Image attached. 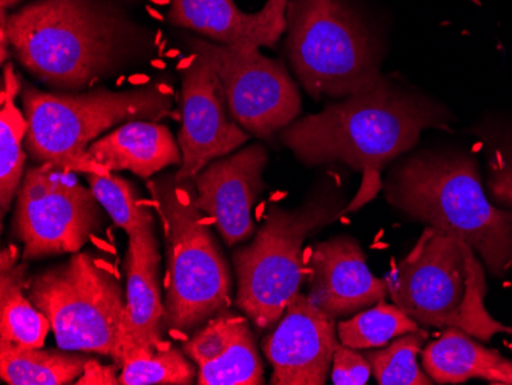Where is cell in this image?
I'll return each mask as SVG.
<instances>
[{"instance_id": "1", "label": "cell", "mask_w": 512, "mask_h": 385, "mask_svg": "<svg viewBox=\"0 0 512 385\" xmlns=\"http://www.w3.org/2000/svg\"><path fill=\"white\" fill-rule=\"evenodd\" d=\"M23 70L57 93H82L148 59L158 34L120 0H31L0 13Z\"/></svg>"}, {"instance_id": "2", "label": "cell", "mask_w": 512, "mask_h": 385, "mask_svg": "<svg viewBox=\"0 0 512 385\" xmlns=\"http://www.w3.org/2000/svg\"><path fill=\"white\" fill-rule=\"evenodd\" d=\"M447 106L382 76L362 93L296 119L278 137L302 165L341 163L361 172V189L345 211L361 209L382 186L381 172L416 148L428 129H450Z\"/></svg>"}, {"instance_id": "3", "label": "cell", "mask_w": 512, "mask_h": 385, "mask_svg": "<svg viewBox=\"0 0 512 385\" xmlns=\"http://www.w3.org/2000/svg\"><path fill=\"white\" fill-rule=\"evenodd\" d=\"M388 203L473 247L491 274L512 267V211L491 203L479 163L463 149H422L398 160L384 183Z\"/></svg>"}, {"instance_id": "4", "label": "cell", "mask_w": 512, "mask_h": 385, "mask_svg": "<svg viewBox=\"0 0 512 385\" xmlns=\"http://www.w3.org/2000/svg\"><path fill=\"white\" fill-rule=\"evenodd\" d=\"M286 53L312 99H344L381 79L384 36L364 0H289Z\"/></svg>"}, {"instance_id": "5", "label": "cell", "mask_w": 512, "mask_h": 385, "mask_svg": "<svg viewBox=\"0 0 512 385\" xmlns=\"http://www.w3.org/2000/svg\"><path fill=\"white\" fill-rule=\"evenodd\" d=\"M20 99L28 122L25 149L34 162L80 174H108L89 157V146L120 123L172 116L174 89L155 80L128 91L57 93L22 80Z\"/></svg>"}, {"instance_id": "6", "label": "cell", "mask_w": 512, "mask_h": 385, "mask_svg": "<svg viewBox=\"0 0 512 385\" xmlns=\"http://www.w3.org/2000/svg\"><path fill=\"white\" fill-rule=\"evenodd\" d=\"M388 293L419 326L459 329L490 341L506 327L485 306L486 274L470 244L428 226L385 275Z\"/></svg>"}, {"instance_id": "7", "label": "cell", "mask_w": 512, "mask_h": 385, "mask_svg": "<svg viewBox=\"0 0 512 385\" xmlns=\"http://www.w3.org/2000/svg\"><path fill=\"white\" fill-rule=\"evenodd\" d=\"M175 175L149 181L155 209L165 229L168 292L163 329L189 332L232 303L229 266L211 229L204 223Z\"/></svg>"}, {"instance_id": "8", "label": "cell", "mask_w": 512, "mask_h": 385, "mask_svg": "<svg viewBox=\"0 0 512 385\" xmlns=\"http://www.w3.org/2000/svg\"><path fill=\"white\" fill-rule=\"evenodd\" d=\"M338 214L327 197L296 209L272 205L252 243L235 251L237 306L258 329H272L283 318L306 274L304 243Z\"/></svg>"}, {"instance_id": "9", "label": "cell", "mask_w": 512, "mask_h": 385, "mask_svg": "<svg viewBox=\"0 0 512 385\" xmlns=\"http://www.w3.org/2000/svg\"><path fill=\"white\" fill-rule=\"evenodd\" d=\"M31 303L48 318L59 349L119 361L126 295L111 267L89 252L30 277Z\"/></svg>"}, {"instance_id": "10", "label": "cell", "mask_w": 512, "mask_h": 385, "mask_svg": "<svg viewBox=\"0 0 512 385\" xmlns=\"http://www.w3.org/2000/svg\"><path fill=\"white\" fill-rule=\"evenodd\" d=\"M181 39L214 68L230 116L247 134L270 140L298 119L301 94L281 60L258 48L229 47L191 34Z\"/></svg>"}, {"instance_id": "11", "label": "cell", "mask_w": 512, "mask_h": 385, "mask_svg": "<svg viewBox=\"0 0 512 385\" xmlns=\"http://www.w3.org/2000/svg\"><path fill=\"white\" fill-rule=\"evenodd\" d=\"M74 174L51 163H37L23 175L14 215L23 260L77 254L99 229L100 203Z\"/></svg>"}, {"instance_id": "12", "label": "cell", "mask_w": 512, "mask_h": 385, "mask_svg": "<svg viewBox=\"0 0 512 385\" xmlns=\"http://www.w3.org/2000/svg\"><path fill=\"white\" fill-rule=\"evenodd\" d=\"M249 137L230 116L214 68L203 57L192 54L181 79V165L175 172L178 183L189 185L207 165L243 148Z\"/></svg>"}, {"instance_id": "13", "label": "cell", "mask_w": 512, "mask_h": 385, "mask_svg": "<svg viewBox=\"0 0 512 385\" xmlns=\"http://www.w3.org/2000/svg\"><path fill=\"white\" fill-rule=\"evenodd\" d=\"M333 320L309 295L296 293L276 329L263 339V352L273 369L270 384H325L339 346Z\"/></svg>"}, {"instance_id": "14", "label": "cell", "mask_w": 512, "mask_h": 385, "mask_svg": "<svg viewBox=\"0 0 512 385\" xmlns=\"http://www.w3.org/2000/svg\"><path fill=\"white\" fill-rule=\"evenodd\" d=\"M269 152L261 143L243 146L218 158L194 178L195 208L214 218L227 246L246 241L255 232L252 211L266 189L264 169Z\"/></svg>"}, {"instance_id": "15", "label": "cell", "mask_w": 512, "mask_h": 385, "mask_svg": "<svg viewBox=\"0 0 512 385\" xmlns=\"http://www.w3.org/2000/svg\"><path fill=\"white\" fill-rule=\"evenodd\" d=\"M310 300L332 318L353 315L385 300V278L371 274L361 244L341 235L313 246L307 261Z\"/></svg>"}, {"instance_id": "16", "label": "cell", "mask_w": 512, "mask_h": 385, "mask_svg": "<svg viewBox=\"0 0 512 385\" xmlns=\"http://www.w3.org/2000/svg\"><path fill=\"white\" fill-rule=\"evenodd\" d=\"M289 0H266L261 10L247 13L237 0H169L166 20L195 36L241 48H275L286 34Z\"/></svg>"}, {"instance_id": "17", "label": "cell", "mask_w": 512, "mask_h": 385, "mask_svg": "<svg viewBox=\"0 0 512 385\" xmlns=\"http://www.w3.org/2000/svg\"><path fill=\"white\" fill-rule=\"evenodd\" d=\"M183 352L197 364L200 385L264 384L252 330L237 313L212 316L184 343Z\"/></svg>"}, {"instance_id": "18", "label": "cell", "mask_w": 512, "mask_h": 385, "mask_svg": "<svg viewBox=\"0 0 512 385\" xmlns=\"http://www.w3.org/2000/svg\"><path fill=\"white\" fill-rule=\"evenodd\" d=\"M160 260L154 226L129 235L125 261L128 289L117 361L119 367L131 350L163 347L161 330L165 320V304L161 301Z\"/></svg>"}, {"instance_id": "19", "label": "cell", "mask_w": 512, "mask_h": 385, "mask_svg": "<svg viewBox=\"0 0 512 385\" xmlns=\"http://www.w3.org/2000/svg\"><path fill=\"white\" fill-rule=\"evenodd\" d=\"M88 152L108 172L129 171L142 178L181 165L174 135L157 120L126 122L92 143Z\"/></svg>"}, {"instance_id": "20", "label": "cell", "mask_w": 512, "mask_h": 385, "mask_svg": "<svg viewBox=\"0 0 512 385\" xmlns=\"http://www.w3.org/2000/svg\"><path fill=\"white\" fill-rule=\"evenodd\" d=\"M422 366L437 384L483 379L491 384L512 385L511 359L459 329H445L439 339L428 344L422 352Z\"/></svg>"}, {"instance_id": "21", "label": "cell", "mask_w": 512, "mask_h": 385, "mask_svg": "<svg viewBox=\"0 0 512 385\" xmlns=\"http://www.w3.org/2000/svg\"><path fill=\"white\" fill-rule=\"evenodd\" d=\"M0 258V341L42 349L51 324L25 293L30 286L27 264H17L13 246Z\"/></svg>"}, {"instance_id": "22", "label": "cell", "mask_w": 512, "mask_h": 385, "mask_svg": "<svg viewBox=\"0 0 512 385\" xmlns=\"http://www.w3.org/2000/svg\"><path fill=\"white\" fill-rule=\"evenodd\" d=\"M89 361L71 350L28 349L0 341V378L10 385L73 384Z\"/></svg>"}, {"instance_id": "23", "label": "cell", "mask_w": 512, "mask_h": 385, "mask_svg": "<svg viewBox=\"0 0 512 385\" xmlns=\"http://www.w3.org/2000/svg\"><path fill=\"white\" fill-rule=\"evenodd\" d=\"M22 79L14 73L13 63L4 65V86H2V109H0V206L2 215L10 211L11 203L19 192L23 169L27 162L25 137L28 122L25 114L16 106L20 96Z\"/></svg>"}, {"instance_id": "24", "label": "cell", "mask_w": 512, "mask_h": 385, "mask_svg": "<svg viewBox=\"0 0 512 385\" xmlns=\"http://www.w3.org/2000/svg\"><path fill=\"white\" fill-rule=\"evenodd\" d=\"M417 330H421V326L398 304H387L384 300L353 316L352 320L338 324L342 346L356 350L381 349L393 339Z\"/></svg>"}, {"instance_id": "25", "label": "cell", "mask_w": 512, "mask_h": 385, "mask_svg": "<svg viewBox=\"0 0 512 385\" xmlns=\"http://www.w3.org/2000/svg\"><path fill=\"white\" fill-rule=\"evenodd\" d=\"M120 367V385H189L195 378L186 353L174 347L131 350Z\"/></svg>"}, {"instance_id": "26", "label": "cell", "mask_w": 512, "mask_h": 385, "mask_svg": "<svg viewBox=\"0 0 512 385\" xmlns=\"http://www.w3.org/2000/svg\"><path fill=\"white\" fill-rule=\"evenodd\" d=\"M427 341L424 330L407 333L393 339L385 349L365 353L371 373L381 385H431L433 379L422 372L417 356Z\"/></svg>"}, {"instance_id": "27", "label": "cell", "mask_w": 512, "mask_h": 385, "mask_svg": "<svg viewBox=\"0 0 512 385\" xmlns=\"http://www.w3.org/2000/svg\"><path fill=\"white\" fill-rule=\"evenodd\" d=\"M92 194L108 212L119 228L128 235L135 234L143 228L154 226V217L148 206L138 198L137 189L131 181L119 175L85 174Z\"/></svg>"}, {"instance_id": "28", "label": "cell", "mask_w": 512, "mask_h": 385, "mask_svg": "<svg viewBox=\"0 0 512 385\" xmlns=\"http://www.w3.org/2000/svg\"><path fill=\"white\" fill-rule=\"evenodd\" d=\"M477 132L485 149L486 188L490 198L512 208V122H486Z\"/></svg>"}, {"instance_id": "29", "label": "cell", "mask_w": 512, "mask_h": 385, "mask_svg": "<svg viewBox=\"0 0 512 385\" xmlns=\"http://www.w3.org/2000/svg\"><path fill=\"white\" fill-rule=\"evenodd\" d=\"M332 364V381L336 385H364L373 375L365 355L342 344L336 347Z\"/></svg>"}, {"instance_id": "30", "label": "cell", "mask_w": 512, "mask_h": 385, "mask_svg": "<svg viewBox=\"0 0 512 385\" xmlns=\"http://www.w3.org/2000/svg\"><path fill=\"white\" fill-rule=\"evenodd\" d=\"M20 2H22V0H0V8H2V11H8L16 7V5H19Z\"/></svg>"}, {"instance_id": "31", "label": "cell", "mask_w": 512, "mask_h": 385, "mask_svg": "<svg viewBox=\"0 0 512 385\" xmlns=\"http://www.w3.org/2000/svg\"><path fill=\"white\" fill-rule=\"evenodd\" d=\"M505 333H509V335H512L511 327H506V332Z\"/></svg>"}]
</instances>
